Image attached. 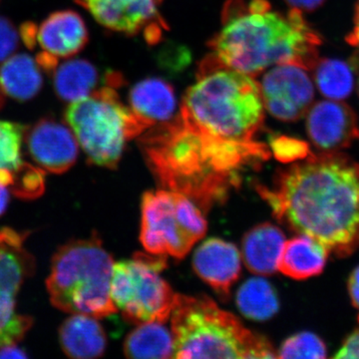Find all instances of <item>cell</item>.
<instances>
[{
  "mask_svg": "<svg viewBox=\"0 0 359 359\" xmlns=\"http://www.w3.org/2000/svg\"><path fill=\"white\" fill-rule=\"evenodd\" d=\"M93 316L73 313L59 328V341L71 358L91 359L102 356L107 346L102 325Z\"/></svg>",
  "mask_w": 359,
  "mask_h": 359,
  "instance_id": "obj_19",
  "label": "cell"
},
{
  "mask_svg": "<svg viewBox=\"0 0 359 359\" xmlns=\"http://www.w3.org/2000/svg\"><path fill=\"white\" fill-rule=\"evenodd\" d=\"M42 72L36 58L25 53L11 55L0 66V90L20 102L30 100L41 90Z\"/></svg>",
  "mask_w": 359,
  "mask_h": 359,
  "instance_id": "obj_21",
  "label": "cell"
},
{
  "mask_svg": "<svg viewBox=\"0 0 359 359\" xmlns=\"http://www.w3.org/2000/svg\"><path fill=\"white\" fill-rule=\"evenodd\" d=\"M205 231L199 205L187 196L166 189L144 194L140 241L149 254L183 259Z\"/></svg>",
  "mask_w": 359,
  "mask_h": 359,
  "instance_id": "obj_8",
  "label": "cell"
},
{
  "mask_svg": "<svg viewBox=\"0 0 359 359\" xmlns=\"http://www.w3.org/2000/svg\"><path fill=\"white\" fill-rule=\"evenodd\" d=\"M25 136L30 157L42 170L62 174L76 162V137L62 123L44 118L33 125Z\"/></svg>",
  "mask_w": 359,
  "mask_h": 359,
  "instance_id": "obj_12",
  "label": "cell"
},
{
  "mask_svg": "<svg viewBox=\"0 0 359 359\" xmlns=\"http://www.w3.org/2000/svg\"><path fill=\"white\" fill-rule=\"evenodd\" d=\"M179 114L216 140L257 143L255 137L264 118L259 84L212 55L201 65L197 81L186 92Z\"/></svg>",
  "mask_w": 359,
  "mask_h": 359,
  "instance_id": "obj_4",
  "label": "cell"
},
{
  "mask_svg": "<svg viewBox=\"0 0 359 359\" xmlns=\"http://www.w3.org/2000/svg\"><path fill=\"white\" fill-rule=\"evenodd\" d=\"M285 233L275 224H257L245 233L242 257L248 269L259 276H271L278 269Z\"/></svg>",
  "mask_w": 359,
  "mask_h": 359,
  "instance_id": "obj_18",
  "label": "cell"
},
{
  "mask_svg": "<svg viewBox=\"0 0 359 359\" xmlns=\"http://www.w3.org/2000/svg\"><path fill=\"white\" fill-rule=\"evenodd\" d=\"M124 353L130 358H174V339L164 323H141L124 342Z\"/></svg>",
  "mask_w": 359,
  "mask_h": 359,
  "instance_id": "obj_23",
  "label": "cell"
},
{
  "mask_svg": "<svg viewBox=\"0 0 359 359\" xmlns=\"http://www.w3.org/2000/svg\"><path fill=\"white\" fill-rule=\"evenodd\" d=\"M25 135L22 125L0 120V184L8 190L15 177L27 165L21 156Z\"/></svg>",
  "mask_w": 359,
  "mask_h": 359,
  "instance_id": "obj_26",
  "label": "cell"
},
{
  "mask_svg": "<svg viewBox=\"0 0 359 359\" xmlns=\"http://www.w3.org/2000/svg\"><path fill=\"white\" fill-rule=\"evenodd\" d=\"M278 353V358H327V346L318 335L309 332H299L283 341Z\"/></svg>",
  "mask_w": 359,
  "mask_h": 359,
  "instance_id": "obj_27",
  "label": "cell"
},
{
  "mask_svg": "<svg viewBox=\"0 0 359 359\" xmlns=\"http://www.w3.org/2000/svg\"><path fill=\"white\" fill-rule=\"evenodd\" d=\"M130 109L149 129L175 117L176 98L171 85L159 78L138 82L129 94Z\"/></svg>",
  "mask_w": 359,
  "mask_h": 359,
  "instance_id": "obj_17",
  "label": "cell"
},
{
  "mask_svg": "<svg viewBox=\"0 0 359 359\" xmlns=\"http://www.w3.org/2000/svg\"><path fill=\"white\" fill-rule=\"evenodd\" d=\"M174 358H278L273 344L207 297L177 294Z\"/></svg>",
  "mask_w": 359,
  "mask_h": 359,
  "instance_id": "obj_5",
  "label": "cell"
},
{
  "mask_svg": "<svg viewBox=\"0 0 359 359\" xmlns=\"http://www.w3.org/2000/svg\"><path fill=\"white\" fill-rule=\"evenodd\" d=\"M334 358H359V328L353 330L348 337L344 339V344L337 353L332 356Z\"/></svg>",
  "mask_w": 359,
  "mask_h": 359,
  "instance_id": "obj_31",
  "label": "cell"
},
{
  "mask_svg": "<svg viewBox=\"0 0 359 359\" xmlns=\"http://www.w3.org/2000/svg\"><path fill=\"white\" fill-rule=\"evenodd\" d=\"M259 88L264 107L282 121H297L313 105V82L299 66H276L264 75Z\"/></svg>",
  "mask_w": 359,
  "mask_h": 359,
  "instance_id": "obj_11",
  "label": "cell"
},
{
  "mask_svg": "<svg viewBox=\"0 0 359 359\" xmlns=\"http://www.w3.org/2000/svg\"><path fill=\"white\" fill-rule=\"evenodd\" d=\"M113 266L97 233L67 243L52 259L46 282L51 304L65 313L96 318L117 313L110 295Z\"/></svg>",
  "mask_w": 359,
  "mask_h": 359,
  "instance_id": "obj_6",
  "label": "cell"
},
{
  "mask_svg": "<svg viewBox=\"0 0 359 359\" xmlns=\"http://www.w3.org/2000/svg\"><path fill=\"white\" fill-rule=\"evenodd\" d=\"M358 95H359V78H358Z\"/></svg>",
  "mask_w": 359,
  "mask_h": 359,
  "instance_id": "obj_38",
  "label": "cell"
},
{
  "mask_svg": "<svg viewBox=\"0 0 359 359\" xmlns=\"http://www.w3.org/2000/svg\"><path fill=\"white\" fill-rule=\"evenodd\" d=\"M2 104H4V100H2V97L0 95V107H1Z\"/></svg>",
  "mask_w": 359,
  "mask_h": 359,
  "instance_id": "obj_37",
  "label": "cell"
},
{
  "mask_svg": "<svg viewBox=\"0 0 359 359\" xmlns=\"http://www.w3.org/2000/svg\"><path fill=\"white\" fill-rule=\"evenodd\" d=\"M120 77L111 74L106 86L68 106L65 121L91 164L115 169L125 144L140 137L149 127L121 102L115 83Z\"/></svg>",
  "mask_w": 359,
  "mask_h": 359,
  "instance_id": "obj_7",
  "label": "cell"
},
{
  "mask_svg": "<svg viewBox=\"0 0 359 359\" xmlns=\"http://www.w3.org/2000/svg\"><path fill=\"white\" fill-rule=\"evenodd\" d=\"M306 132L320 152H339L358 137L355 113L346 103L330 99L320 101L308 111Z\"/></svg>",
  "mask_w": 359,
  "mask_h": 359,
  "instance_id": "obj_13",
  "label": "cell"
},
{
  "mask_svg": "<svg viewBox=\"0 0 359 359\" xmlns=\"http://www.w3.org/2000/svg\"><path fill=\"white\" fill-rule=\"evenodd\" d=\"M327 0H285L292 8L304 11H313L323 6Z\"/></svg>",
  "mask_w": 359,
  "mask_h": 359,
  "instance_id": "obj_33",
  "label": "cell"
},
{
  "mask_svg": "<svg viewBox=\"0 0 359 359\" xmlns=\"http://www.w3.org/2000/svg\"><path fill=\"white\" fill-rule=\"evenodd\" d=\"M273 217L346 257L359 248V164L320 152L280 170L271 188L257 186Z\"/></svg>",
  "mask_w": 359,
  "mask_h": 359,
  "instance_id": "obj_1",
  "label": "cell"
},
{
  "mask_svg": "<svg viewBox=\"0 0 359 359\" xmlns=\"http://www.w3.org/2000/svg\"><path fill=\"white\" fill-rule=\"evenodd\" d=\"M27 358V354L16 346V344L13 346H6L0 347V358Z\"/></svg>",
  "mask_w": 359,
  "mask_h": 359,
  "instance_id": "obj_35",
  "label": "cell"
},
{
  "mask_svg": "<svg viewBox=\"0 0 359 359\" xmlns=\"http://www.w3.org/2000/svg\"><path fill=\"white\" fill-rule=\"evenodd\" d=\"M166 264L164 256L144 254L114 264L111 299L127 320L141 325L169 320L177 294L160 276Z\"/></svg>",
  "mask_w": 359,
  "mask_h": 359,
  "instance_id": "obj_9",
  "label": "cell"
},
{
  "mask_svg": "<svg viewBox=\"0 0 359 359\" xmlns=\"http://www.w3.org/2000/svg\"><path fill=\"white\" fill-rule=\"evenodd\" d=\"M148 166L163 188L187 196L204 211L223 203L255 167L250 149L200 133L181 116L139 137Z\"/></svg>",
  "mask_w": 359,
  "mask_h": 359,
  "instance_id": "obj_2",
  "label": "cell"
},
{
  "mask_svg": "<svg viewBox=\"0 0 359 359\" xmlns=\"http://www.w3.org/2000/svg\"><path fill=\"white\" fill-rule=\"evenodd\" d=\"M8 200L9 190H7L6 187L0 184V216L6 211Z\"/></svg>",
  "mask_w": 359,
  "mask_h": 359,
  "instance_id": "obj_36",
  "label": "cell"
},
{
  "mask_svg": "<svg viewBox=\"0 0 359 359\" xmlns=\"http://www.w3.org/2000/svg\"><path fill=\"white\" fill-rule=\"evenodd\" d=\"M330 250L321 243L301 235L283 244L278 269L283 275L302 280L323 273Z\"/></svg>",
  "mask_w": 359,
  "mask_h": 359,
  "instance_id": "obj_20",
  "label": "cell"
},
{
  "mask_svg": "<svg viewBox=\"0 0 359 359\" xmlns=\"http://www.w3.org/2000/svg\"><path fill=\"white\" fill-rule=\"evenodd\" d=\"M26 238L11 229L0 230V347L18 344L32 325V318L16 313V295L35 266Z\"/></svg>",
  "mask_w": 359,
  "mask_h": 359,
  "instance_id": "obj_10",
  "label": "cell"
},
{
  "mask_svg": "<svg viewBox=\"0 0 359 359\" xmlns=\"http://www.w3.org/2000/svg\"><path fill=\"white\" fill-rule=\"evenodd\" d=\"M85 7L100 25L127 34H136L144 28H150L153 39L160 0H76Z\"/></svg>",
  "mask_w": 359,
  "mask_h": 359,
  "instance_id": "obj_14",
  "label": "cell"
},
{
  "mask_svg": "<svg viewBox=\"0 0 359 359\" xmlns=\"http://www.w3.org/2000/svg\"><path fill=\"white\" fill-rule=\"evenodd\" d=\"M346 40L347 43L359 49V0L354 9L353 28Z\"/></svg>",
  "mask_w": 359,
  "mask_h": 359,
  "instance_id": "obj_34",
  "label": "cell"
},
{
  "mask_svg": "<svg viewBox=\"0 0 359 359\" xmlns=\"http://www.w3.org/2000/svg\"><path fill=\"white\" fill-rule=\"evenodd\" d=\"M271 146L276 159L283 163L304 160L311 155L308 144L290 137H276L271 141Z\"/></svg>",
  "mask_w": 359,
  "mask_h": 359,
  "instance_id": "obj_29",
  "label": "cell"
},
{
  "mask_svg": "<svg viewBox=\"0 0 359 359\" xmlns=\"http://www.w3.org/2000/svg\"><path fill=\"white\" fill-rule=\"evenodd\" d=\"M193 268L219 297L228 299L242 271V256L235 245L221 238L205 241L194 254Z\"/></svg>",
  "mask_w": 359,
  "mask_h": 359,
  "instance_id": "obj_15",
  "label": "cell"
},
{
  "mask_svg": "<svg viewBox=\"0 0 359 359\" xmlns=\"http://www.w3.org/2000/svg\"><path fill=\"white\" fill-rule=\"evenodd\" d=\"M323 43L302 16L292 8L276 13L266 0H240L224 9V25L212 40L215 56L222 65L254 76L271 65H292L311 70Z\"/></svg>",
  "mask_w": 359,
  "mask_h": 359,
  "instance_id": "obj_3",
  "label": "cell"
},
{
  "mask_svg": "<svg viewBox=\"0 0 359 359\" xmlns=\"http://www.w3.org/2000/svg\"><path fill=\"white\" fill-rule=\"evenodd\" d=\"M36 42L44 53L57 59L68 58L84 48L88 42V30L75 11H57L37 28Z\"/></svg>",
  "mask_w": 359,
  "mask_h": 359,
  "instance_id": "obj_16",
  "label": "cell"
},
{
  "mask_svg": "<svg viewBox=\"0 0 359 359\" xmlns=\"http://www.w3.org/2000/svg\"><path fill=\"white\" fill-rule=\"evenodd\" d=\"M53 72L56 94L66 102H75L89 96L98 83V71L84 59L65 61L56 66Z\"/></svg>",
  "mask_w": 359,
  "mask_h": 359,
  "instance_id": "obj_22",
  "label": "cell"
},
{
  "mask_svg": "<svg viewBox=\"0 0 359 359\" xmlns=\"http://www.w3.org/2000/svg\"><path fill=\"white\" fill-rule=\"evenodd\" d=\"M347 289H348L351 304L359 311V266L354 269L353 273L349 276Z\"/></svg>",
  "mask_w": 359,
  "mask_h": 359,
  "instance_id": "obj_32",
  "label": "cell"
},
{
  "mask_svg": "<svg viewBox=\"0 0 359 359\" xmlns=\"http://www.w3.org/2000/svg\"><path fill=\"white\" fill-rule=\"evenodd\" d=\"M358 137H359V128H358Z\"/></svg>",
  "mask_w": 359,
  "mask_h": 359,
  "instance_id": "obj_39",
  "label": "cell"
},
{
  "mask_svg": "<svg viewBox=\"0 0 359 359\" xmlns=\"http://www.w3.org/2000/svg\"><path fill=\"white\" fill-rule=\"evenodd\" d=\"M44 171L41 168L27 164L16 176L9 190L20 199L39 198L44 191Z\"/></svg>",
  "mask_w": 359,
  "mask_h": 359,
  "instance_id": "obj_28",
  "label": "cell"
},
{
  "mask_svg": "<svg viewBox=\"0 0 359 359\" xmlns=\"http://www.w3.org/2000/svg\"><path fill=\"white\" fill-rule=\"evenodd\" d=\"M313 70L316 86L330 100H344L353 91L354 65L339 59L318 58Z\"/></svg>",
  "mask_w": 359,
  "mask_h": 359,
  "instance_id": "obj_25",
  "label": "cell"
},
{
  "mask_svg": "<svg viewBox=\"0 0 359 359\" xmlns=\"http://www.w3.org/2000/svg\"><path fill=\"white\" fill-rule=\"evenodd\" d=\"M236 302L243 316L252 320H268L280 309L275 287L264 278H250L243 283L238 290Z\"/></svg>",
  "mask_w": 359,
  "mask_h": 359,
  "instance_id": "obj_24",
  "label": "cell"
},
{
  "mask_svg": "<svg viewBox=\"0 0 359 359\" xmlns=\"http://www.w3.org/2000/svg\"><path fill=\"white\" fill-rule=\"evenodd\" d=\"M20 43V32L6 18L0 16V63L11 57Z\"/></svg>",
  "mask_w": 359,
  "mask_h": 359,
  "instance_id": "obj_30",
  "label": "cell"
}]
</instances>
